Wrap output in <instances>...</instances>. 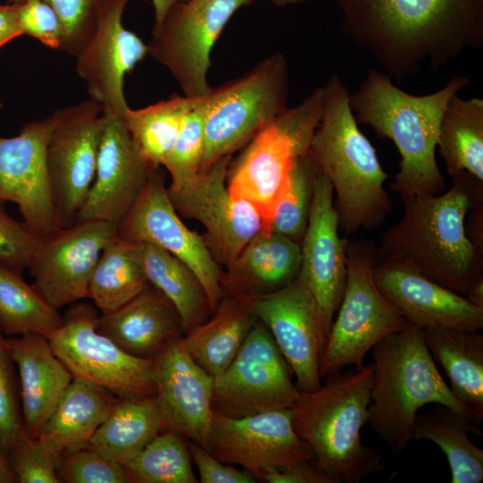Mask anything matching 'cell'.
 <instances>
[{
	"mask_svg": "<svg viewBox=\"0 0 483 483\" xmlns=\"http://www.w3.org/2000/svg\"><path fill=\"white\" fill-rule=\"evenodd\" d=\"M116 235L112 223L85 220L41 238L28 267L34 286L57 309L88 298L98 258Z\"/></svg>",
	"mask_w": 483,
	"mask_h": 483,
	"instance_id": "obj_19",
	"label": "cell"
},
{
	"mask_svg": "<svg viewBox=\"0 0 483 483\" xmlns=\"http://www.w3.org/2000/svg\"><path fill=\"white\" fill-rule=\"evenodd\" d=\"M344 35L397 81L483 47V0H333Z\"/></svg>",
	"mask_w": 483,
	"mask_h": 483,
	"instance_id": "obj_1",
	"label": "cell"
},
{
	"mask_svg": "<svg viewBox=\"0 0 483 483\" xmlns=\"http://www.w3.org/2000/svg\"><path fill=\"white\" fill-rule=\"evenodd\" d=\"M250 301L293 372L297 388L310 392L319 387L329 329L309 290L296 277L275 291L250 295Z\"/></svg>",
	"mask_w": 483,
	"mask_h": 483,
	"instance_id": "obj_17",
	"label": "cell"
},
{
	"mask_svg": "<svg viewBox=\"0 0 483 483\" xmlns=\"http://www.w3.org/2000/svg\"><path fill=\"white\" fill-rule=\"evenodd\" d=\"M117 234L153 243L180 259L194 273L215 310L225 294V275L204 237L189 229L180 218L159 167L152 171L135 204L119 225Z\"/></svg>",
	"mask_w": 483,
	"mask_h": 483,
	"instance_id": "obj_15",
	"label": "cell"
},
{
	"mask_svg": "<svg viewBox=\"0 0 483 483\" xmlns=\"http://www.w3.org/2000/svg\"><path fill=\"white\" fill-rule=\"evenodd\" d=\"M285 55L275 52L207 93L201 168L246 145L288 106Z\"/></svg>",
	"mask_w": 483,
	"mask_h": 483,
	"instance_id": "obj_9",
	"label": "cell"
},
{
	"mask_svg": "<svg viewBox=\"0 0 483 483\" xmlns=\"http://www.w3.org/2000/svg\"><path fill=\"white\" fill-rule=\"evenodd\" d=\"M118 398L102 386L73 378L38 438L61 453L86 447Z\"/></svg>",
	"mask_w": 483,
	"mask_h": 483,
	"instance_id": "obj_29",
	"label": "cell"
},
{
	"mask_svg": "<svg viewBox=\"0 0 483 483\" xmlns=\"http://www.w3.org/2000/svg\"><path fill=\"white\" fill-rule=\"evenodd\" d=\"M9 2H10L11 4H22L23 2H25V0H9Z\"/></svg>",
	"mask_w": 483,
	"mask_h": 483,
	"instance_id": "obj_54",
	"label": "cell"
},
{
	"mask_svg": "<svg viewBox=\"0 0 483 483\" xmlns=\"http://www.w3.org/2000/svg\"><path fill=\"white\" fill-rule=\"evenodd\" d=\"M323 103L324 89L319 87L297 106L287 107L246 144L234 163H230V192L249 202L266 228L287 189L294 161L309 152Z\"/></svg>",
	"mask_w": 483,
	"mask_h": 483,
	"instance_id": "obj_7",
	"label": "cell"
},
{
	"mask_svg": "<svg viewBox=\"0 0 483 483\" xmlns=\"http://www.w3.org/2000/svg\"><path fill=\"white\" fill-rule=\"evenodd\" d=\"M470 78L457 75L437 91L417 96L398 88L387 73L369 69L350 94L358 124L369 125L379 137L391 140L399 152V171L390 187L402 201L445 191L436 158L440 122L450 98L468 87Z\"/></svg>",
	"mask_w": 483,
	"mask_h": 483,
	"instance_id": "obj_3",
	"label": "cell"
},
{
	"mask_svg": "<svg viewBox=\"0 0 483 483\" xmlns=\"http://www.w3.org/2000/svg\"><path fill=\"white\" fill-rule=\"evenodd\" d=\"M139 243L148 283L174 305L184 333L205 322L213 311L194 273L167 250L150 242Z\"/></svg>",
	"mask_w": 483,
	"mask_h": 483,
	"instance_id": "obj_34",
	"label": "cell"
},
{
	"mask_svg": "<svg viewBox=\"0 0 483 483\" xmlns=\"http://www.w3.org/2000/svg\"><path fill=\"white\" fill-rule=\"evenodd\" d=\"M62 453L39 438L25 436L8 453L20 483H60L58 467Z\"/></svg>",
	"mask_w": 483,
	"mask_h": 483,
	"instance_id": "obj_42",
	"label": "cell"
},
{
	"mask_svg": "<svg viewBox=\"0 0 483 483\" xmlns=\"http://www.w3.org/2000/svg\"><path fill=\"white\" fill-rule=\"evenodd\" d=\"M267 483H335L313 461H302L265 476Z\"/></svg>",
	"mask_w": 483,
	"mask_h": 483,
	"instance_id": "obj_48",
	"label": "cell"
},
{
	"mask_svg": "<svg viewBox=\"0 0 483 483\" xmlns=\"http://www.w3.org/2000/svg\"><path fill=\"white\" fill-rule=\"evenodd\" d=\"M373 275L380 292L410 325L422 330L483 328V309L407 267L377 261Z\"/></svg>",
	"mask_w": 483,
	"mask_h": 483,
	"instance_id": "obj_24",
	"label": "cell"
},
{
	"mask_svg": "<svg viewBox=\"0 0 483 483\" xmlns=\"http://www.w3.org/2000/svg\"><path fill=\"white\" fill-rule=\"evenodd\" d=\"M339 231L333 186L319 170L300 242L301 261L297 277L315 298L329 330L346 283L347 237H341Z\"/></svg>",
	"mask_w": 483,
	"mask_h": 483,
	"instance_id": "obj_21",
	"label": "cell"
},
{
	"mask_svg": "<svg viewBox=\"0 0 483 483\" xmlns=\"http://www.w3.org/2000/svg\"><path fill=\"white\" fill-rule=\"evenodd\" d=\"M131 482L197 483L187 439L165 430L124 464Z\"/></svg>",
	"mask_w": 483,
	"mask_h": 483,
	"instance_id": "obj_38",
	"label": "cell"
},
{
	"mask_svg": "<svg viewBox=\"0 0 483 483\" xmlns=\"http://www.w3.org/2000/svg\"><path fill=\"white\" fill-rule=\"evenodd\" d=\"M436 363L444 369L449 387L481 422L483 418V335L455 329L423 330Z\"/></svg>",
	"mask_w": 483,
	"mask_h": 483,
	"instance_id": "obj_30",
	"label": "cell"
},
{
	"mask_svg": "<svg viewBox=\"0 0 483 483\" xmlns=\"http://www.w3.org/2000/svg\"><path fill=\"white\" fill-rule=\"evenodd\" d=\"M61 482L128 483L130 478L123 464L89 446L62 453L58 467Z\"/></svg>",
	"mask_w": 483,
	"mask_h": 483,
	"instance_id": "obj_41",
	"label": "cell"
},
{
	"mask_svg": "<svg viewBox=\"0 0 483 483\" xmlns=\"http://www.w3.org/2000/svg\"><path fill=\"white\" fill-rule=\"evenodd\" d=\"M373 363L326 377L324 385L301 392L292 407V425L310 447L315 464L335 483H359L385 469L382 456L364 445Z\"/></svg>",
	"mask_w": 483,
	"mask_h": 483,
	"instance_id": "obj_5",
	"label": "cell"
},
{
	"mask_svg": "<svg viewBox=\"0 0 483 483\" xmlns=\"http://www.w3.org/2000/svg\"><path fill=\"white\" fill-rule=\"evenodd\" d=\"M258 320L250 295L229 292L213 316L181 337L190 357L213 378L231 364Z\"/></svg>",
	"mask_w": 483,
	"mask_h": 483,
	"instance_id": "obj_27",
	"label": "cell"
},
{
	"mask_svg": "<svg viewBox=\"0 0 483 483\" xmlns=\"http://www.w3.org/2000/svg\"><path fill=\"white\" fill-rule=\"evenodd\" d=\"M206 95L194 97L192 106L185 114L177 140L162 164L171 176L169 186H179L192 180L201 169Z\"/></svg>",
	"mask_w": 483,
	"mask_h": 483,
	"instance_id": "obj_40",
	"label": "cell"
},
{
	"mask_svg": "<svg viewBox=\"0 0 483 483\" xmlns=\"http://www.w3.org/2000/svg\"><path fill=\"white\" fill-rule=\"evenodd\" d=\"M51 115L26 123L13 137L0 136V205H17L24 222L45 238L63 225L46 161Z\"/></svg>",
	"mask_w": 483,
	"mask_h": 483,
	"instance_id": "obj_18",
	"label": "cell"
},
{
	"mask_svg": "<svg viewBox=\"0 0 483 483\" xmlns=\"http://www.w3.org/2000/svg\"><path fill=\"white\" fill-rule=\"evenodd\" d=\"M20 4H0V48L15 38L23 35L20 21Z\"/></svg>",
	"mask_w": 483,
	"mask_h": 483,
	"instance_id": "obj_49",
	"label": "cell"
},
{
	"mask_svg": "<svg viewBox=\"0 0 483 483\" xmlns=\"http://www.w3.org/2000/svg\"><path fill=\"white\" fill-rule=\"evenodd\" d=\"M318 172L319 168L309 152L294 161L287 189L267 229L301 242L308 224L314 183Z\"/></svg>",
	"mask_w": 483,
	"mask_h": 483,
	"instance_id": "obj_39",
	"label": "cell"
},
{
	"mask_svg": "<svg viewBox=\"0 0 483 483\" xmlns=\"http://www.w3.org/2000/svg\"><path fill=\"white\" fill-rule=\"evenodd\" d=\"M231 158L224 157L201 168L192 180L167 187L177 213L203 225L211 252L228 268L248 242L266 228L258 212L230 192L227 174Z\"/></svg>",
	"mask_w": 483,
	"mask_h": 483,
	"instance_id": "obj_13",
	"label": "cell"
},
{
	"mask_svg": "<svg viewBox=\"0 0 483 483\" xmlns=\"http://www.w3.org/2000/svg\"><path fill=\"white\" fill-rule=\"evenodd\" d=\"M6 342L19 370L23 429L29 438L35 439L73 377L45 335L25 334Z\"/></svg>",
	"mask_w": 483,
	"mask_h": 483,
	"instance_id": "obj_25",
	"label": "cell"
},
{
	"mask_svg": "<svg viewBox=\"0 0 483 483\" xmlns=\"http://www.w3.org/2000/svg\"><path fill=\"white\" fill-rule=\"evenodd\" d=\"M161 431L163 413L156 395L119 397L88 446L124 465Z\"/></svg>",
	"mask_w": 483,
	"mask_h": 483,
	"instance_id": "obj_31",
	"label": "cell"
},
{
	"mask_svg": "<svg viewBox=\"0 0 483 483\" xmlns=\"http://www.w3.org/2000/svg\"><path fill=\"white\" fill-rule=\"evenodd\" d=\"M129 0H105L95 32L76 56V71L103 114L123 117L129 107L124 77L148 55V46L123 24Z\"/></svg>",
	"mask_w": 483,
	"mask_h": 483,
	"instance_id": "obj_20",
	"label": "cell"
},
{
	"mask_svg": "<svg viewBox=\"0 0 483 483\" xmlns=\"http://www.w3.org/2000/svg\"><path fill=\"white\" fill-rule=\"evenodd\" d=\"M371 352L374 372L367 423L392 453L399 455L411 440L414 419L426 404L444 405L480 423L444 380L422 329L409 324L378 342Z\"/></svg>",
	"mask_w": 483,
	"mask_h": 483,
	"instance_id": "obj_6",
	"label": "cell"
},
{
	"mask_svg": "<svg viewBox=\"0 0 483 483\" xmlns=\"http://www.w3.org/2000/svg\"><path fill=\"white\" fill-rule=\"evenodd\" d=\"M377 261L373 242L347 238L345 288L320 359L321 378L348 365L361 368L378 342L409 325L375 282Z\"/></svg>",
	"mask_w": 483,
	"mask_h": 483,
	"instance_id": "obj_8",
	"label": "cell"
},
{
	"mask_svg": "<svg viewBox=\"0 0 483 483\" xmlns=\"http://www.w3.org/2000/svg\"><path fill=\"white\" fill-rule=\"evenodd\" d=\"M482 431L465 416L440 404L429 412L417 414L411 429L412 439H427L445 453L451 472V483H480L483 480V450L468 434Z\"/></svg>",
	"mask_w": 483,
	"mask_h": 483,
	"instance_id": "obj_32",
	"label": "cell"
},
{
	"mask_svg": "<svg viewBox=\"0 0 483 483\" xmlns=\"http://www.w3.org/2000/svg\"><path fill=\"white\" fill-rule=\"evenodd\" d=\"M205 448L223 462L241 465L257 481L296 462L314 460L310 447L293 428L292 408L242 418L214 411Z\"/></svg>",
	"mask_w": 483,
	"mask_h": 483,
	"instance_id": "obj_16",
	"label": "cell"
},
{
	"mask_svg": "<svg viewBox=\"0 0 483 483\" xmlns=\"http://www.w3.org/2000/svg\"><path fill=\"white\" fill-rule=\"evenodd\" d=\"M465 297L477 307L483 309V278L471 286Z\"/></svg>",
	"mask_w": 483,
	"mask_h": 483,
	"instance_id": "obj_52",
	"label": "cell"
},
{
	"mask_svg": "<svg viewBox=\"0 0 483 483\" xmlns=\"http://www.w3.org/2000/svg\"><path fill=\"white\" fill-rule=\"evenodd\" d=\"M448 174L467 173L483 182V99L453 95L440 122L437 146Z\"/></svg>",
	"mask_w": 483,
	"mask_h": 483,
	"instance_id": "obj_33",
	"label": "cell"
},
{
	"mask_svg": "<svg viewBox=\"0 0 483 483\" xmlns=\"http://www.w3.org/2000/svg\"><path fill=\"white\" fill-rule=\"evenodd\" d=\"M438 195L402 200L400 220L377 246L378 261L407 267L433 282L466 296L483 278V253L468 236L466 218L482 204L483 182L467 173Z\"/></svg>",
	"mask_w": 483,
	"mask_h": 483,
	"instance_id": "obj_2",
	"label": "cell"
},
{
	"mask_svg": "<svg viewBox=\"0 0 483 483\" xmlns=\"http://www.w3.org/2000/svg\"><path fill=\"white\" fill-rule=\"evenodd\" d=\"M194 97L174 95L140 109L130 107L123 119L135 147L151 167H160L172 150Z\"/></svg>",
	"mask_w": 483,
	"mask_h": 483,
	"instance_id": "obj_37",
	"label": "cell"
},
{
	"mask_svg": "<svg viewBox=\"0 0 483 483\" xmlns=\"http://www.w3.org/2000/svg\"><path fill=\"white\" fill-rule=\"evenodd\" d=\"M257 0H184L152 30L148 55L165 66L184 96L207 94L212 49L232 17Z\"/></svg>",
	"mask_w": 483,
	"mask_h": 483,
	"instance_id": "obj_11",
	"label": "cell"
},
{
	"mask_svg": "<svg viewBox=\"0 0 483 483\" xmlns=\"http://www.w3.org/2000/svg\"><path fill=\"white\" fill-rule=\"evenodd\" d=\"M191 458L193 460L201 483H255V477L246 470H239L232 464L216 458L205 447L195 443L189 444Z\"/></svg>",
	"mask_w": 483,
	"mask_h": 483,
	"instance_id": "obj_47",
	"label": "cell"
},
{
	"mask_svg": "<svg viewBox=\"0 0 483 483\" xmlns=\"http://www.w3.org/2000/svg\"><path fill=\"white\" fill-rule=\"evenodd\" d=\"M154 169L140 157L123 117L103 114L95 177L77 221H106L118 228Z\"/></svg>",
	"mask_w": 483,
	"mask_h": 483,
	"instance_id": "obj_22",
	"label": "cell"
},
{
	"mask_svg": "<svg viewBox=\"0 0 483 483\" xmlns=\"http://www.w3.org/2000/svg\"><path fill=\"white\" fill-rule=\"evenodd\" d=\"M46 161L64 227L77 221L95 177L103 127L102 106L93 99L55 110Z\"/></svg>",
	"mask_w": 483,
	"mask_h": 483,
	"instance_id": "obj_14",
	"label": "cell"
},
{
	"mask_svg": "<svg viewBox=\"0 0 483 483\" xmlns=\"http://www.w3.org/2000/svg\"><path fill=\"white\" fill-rule=\"evenodd\" d=\"M148 284L140 243L118 234L103 249L91 275L88 298L101 313L117 309Z\"/></svg>",
	"mask_w": 483,
	"mask_h": 483,
	"instance_id": "obj_35",
	"label": "cell"
},
{
	"mask_svg": "<svg viewBox=\"0 0 483 483\" xmlns=\"http://www.w3.org/2000/svg\"><path fill=\"white\" fill-rule=\"evenodd\" d=\"M153 360L164 431L206 447L214 412V378L190 357L181 338L170 342Z\"/></svg>",
	"mask_w": 483,
	"mask_h": 483,
	"instance_id": "obj_23",
	"label": "cell"
},
{
	"mask_svg": "<svg viewBox=\"0 0 483 483\" xmlns=\"http://www.w3.org/2000/svg\"><path fill=\"white\" fill-rule=\"evenodd\" d=\"M38 237L24 222L10 216L0 205V264L22 272L28 268L39 244Z\"/></svg>",
	"mask_w": 483,
	"mask_h": 483,
	"instance_id": "obj_45",
	"label": "cell"
},
{
	"mask_svg": "<svg viewBox=\"0 0 483 483\" xmlns=\"http://www.w3.org/2000/svg\"><path fill=\"white\" fill-rule=\"evenodd\" d=\"M17 482L8 455L0 448V483Z\"/></svg>",
	"mask_w": 483,
	"mask_h": 483,
	"instance_id": "obj_51",
	"label": "cell"
},
{
	"mask_svg": "<svg viewBox=\"0 0 483 483\" xmlns=\"http://www.w3.org/2000/svg\"><path fill=\"white\" fill-rule=\"evenodd\" d=\"M13 360L0 329V448L10 450L26 434L18 401Z\"/></svg>",
	"mask_w": 483,
	"mask_h": 483,
	"instance_id": "obj_44",
	"label": "cell"
},
{
	"mask_svg": "<svg viewBox=\"0 0 483 483\" xmlns=\"http://www.w3.org/2000/svg\"><path fill=\"white\" fill-rule=\"evenodd\" d=\"M267 327L257 320L226 369L214 378L213 411L231 418L292 408L301 391Z\"/></svg>",
	"mask_w": 483,
	"mask_h": 483,
	"instance_id": "obj_12",
	"label": "cell"
},
{
	"mask_svg": "<svg viewBox=\"0 0 483 483\" xmlns=\"http://www.w3.org/2000/svg\"><path fill=\"white\" fill-rule=\"evenodd\" d=\"M55 12L63 28L60 50L76 57L97 28L105 0H43Z\"/></svg>",
	"mask_w": 483,
	"mask_h": 483,
	"instance_id": "obj_43",
	"label": "cell"
},
{
	"mask_svg": "<svg viewBox=\"0 0 483 483\" xmlns=\"http://www.w3.org/2000/svg\"><path fill=\"white\" fill-rule=\"evenodd\" d=\"M2 106H3V104L0 102V109L2 108Z\"/></svg>",
	"mask_w": 483,
	"mask_h": 483,
	"instance_id": "obj_55",
	"label": "cell"
},
{
	"mask_svg": "<svg viewBox=\"0 0 483 483\" xmlns=\"http://www.w3.org/2000/svg\"><path fill=\"white\" fill-rule=\"evenodd\" d=\"M97 328L126 352L151 360L185 334L174 305L148 283L117 309L99 315Z\"/></svg>",
	"mask_w": 483,
	"mask_h": 483,
	"instance_id": "obj_26",
	"label": "cell"
},
{
	"mask_svg": "<svg viewBox=\"0 0 483 483\" xmlns=\"http://www.w3.org/2000/svg\"><path fill=\"white\" fill-rule=\"evenodd\" d=\"M63 316L28 284L21 272L0 264V329L9 336L39 334L48 337Z\"/></svg>",
	"mask_w": 483,
	"mask_h": 483,
	"instance_id": "obj_36",
	"label": "cell"
},
{
	"mask_svg": "<svg viewBox=\"0 0 483 483\" xmlns=\"http://www.w3.org/2000/svg\"><path fill=\"white\" fill-rule=\"evenodd\" d=\"M91 305H70L48 341L73 378L102 386L119 397L156 395L154 360L133 356L101 334Z\"/></svg>",
	"mask_w": 483,
	"mask_h": 483,
	"instance_id": "obj_10",
	"label": "cell"
},
{
	"mask_svg": "<svg viewBox=\"0 0 483 483\" xmlns=\"http://www.w3.org/2000/svg\"><path fill=\"white\" fill-rule=\"evenodd\" d=\"M181 1L184 0H152L155 13L153 28L159 26L169 9Z\"/></svg>",
	"mask_w": 483,
	"mask_h": 483,
	"instance_id": "obj_50",
	"label": "cell"
},
{
	"mask_svg": "<svg viewBox=\"0 0 483 483\" xmlns=\"http://www.w3.org/2000/svg\"><path fill=\"white\" fill-rule=\"evenodd\" d=\"M20 21L23 34L31 36L53 49L61 48L62 24L53 8L43 0H25L20 4Z\"/></svg>",
	"mask_w": 483,
	"mask_h": 483,
	"instance_id": "obj_46",
	"label": "cell"
},
{
	"mask_svg": "<svg viewBox=\"0 0 483 483\" xmlns=\"http://www.w3.org/2000/svg\"><path fill=\"white\" fill-rule=\"evenodd\" d=\"M323 88L322 114L309 155L333 186L339 228L347 237L379 226L391 212L384 187L388 174L359 128L340 77L330 76Z\"/></svg>",
	"mask_w": 483,
	"mask_h": 483,
	"instance_id": "obj_4",
	"label": "cell"
},
{
	"mask_svg": "<svg viewBox=\"0 0 483 483\" xmlns=\"http://www.w3.org/2000/svg\"><path fill=\"white\" fill-rule=\"evenodd\" d=\"M300 242L269 229H261L243 248L225 278L224 289L246 295L275 291L299 274Z\"/></svg>",
	"mask_w": 483,
	"mask_h": 483,
	"instance_id": "obj_28",
	"label": "cell"
},
{
	"mask_svg": "<svg viewBox=\"0 0 483 483\" xmlns=\"http://www.w3.org/2000/svg\"><path fill=\"white\" fill-rule=\"evenodd\" d=\"M268 1H270L273 4L276 6L284 7V6L301 4L309 0H268Z\"/></svg>",
	"mask_w": 483,
	"mask_h": 483,
	"instance_id": "obj_53",
	"label": "cell"
}]
</instances>
